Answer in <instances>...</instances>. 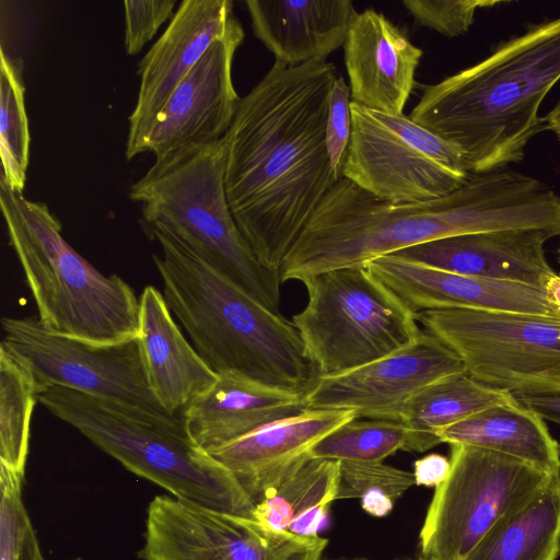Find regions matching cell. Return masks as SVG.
<instances>
[{
	"mask_svg": "<svg viewBox=\"0 0 560 560\" xmlns=\"http://www.w3.org/2000/svg\"><path fill=\"white\" fill-rule=\"evenodd\" d=\"M502 3L493 0H404L402 4L417 27L433 30L446 37L468 32L476 11Z\"/></svg>",
	"mask_w": 560,
	"mask_h": 560,
	"instance_id": "32",
	"label": "cell"
},
{
	"mask_svg": "<svg viewBox=\"0 0 560 560\" xmlns=\"http://www.w3.org/2000/svg\"><path fill=\"white\" fill-rule=\"evenodd\" d=\"M339 462L336 500L361 499L369 491H383L395 502L407 489L416 485L413 472L382 462Z\"/></svg>",
	"mask_w": 560,
	"mask_h": 560,
	"instance_id": "31",
	"label": "cell"
},
{
	"mask_svg": "<svg viewBox=\"0 0 560 560\" xmlns=\"http://www.w3.org/2000/svg\"><path fill=\"white\" fill-rule=\"evenodd\" d=\"M4 345L32 368L39 393L61 386L172 419L147 377L139 338L93 345L52 331L33 317L1 319Z\"/></svg>",
	"mask_w": 560,
	"mask_h": 560,
	"instance_id": "12",
	"label": "cell"
},
{
	"mask_svg": "<svg viewBox=\"0 0 560 560\" xmlns=\"http://www.w3.org/2000/svg\"><path fill=\"white\" fill-rule=\"evenodd\" d=\"M304 409L303 394L222 372L184 409L183 420L190 438L209 454Z\"/></svg>",
	"mask_w": 560,
	"mask_h": 560,
	"instance_id": "21",
	"label": "cell"
},
{
	"mask_svg": "<svg viewBox=\"0 0 560 560\" xmlns=\"http://www.w3.org/2000/svg\"><path fill=\"white\" fill-rule=\"evenodd\" d=\"M223 139L183 149L154 164L129 190L143 226L162 224L209 265L279 313L280 272L266 268L243 237L225 190Z\"/></svg>",
	"mask_w": 560,
	"mask_h": 560,
	"instance_id": "7",
	"label": "cell"
},
{
	"mask_svg": "<svg viewBox=\"0 0 560 560\" xmlns=\"http://www.w3.org/2000/svg\"><path fill=\"white\" fill-rule=\"evenodd\" d=\"M352 131L342 178L374 197L408 203L438 199L471 175L460 151L404 114L351 102Z\"/></svg>",
	"mask_w": 560,
	"mask_h": 560,
	"instance_id": "11",
	"label": "cell"
},
{
	"mask_svg": "<svg viewBox=\"0 0 560 560\" xmlns=\"http://www.w3.org/2000/svg\"><path fill=\"white\" fill-rule=\"evenodd\" d=\"M545 202L532 176L512 170L471 174L452 194L392 203L339 179L320 201L280 270L281 282L331 269L365 267L381 256L471 233L539 230Z\"/></svg>",
	"mask_w": 560,
	"mask_h": 560,
	"instance_id": "2",
	"label": "cell"
},
{
	"mask_svg": "<svg viewBox=\"0 0 560 560\" xmlns=\"http://www.w3.org/2000/svg\"><path fill=\"white\" fill-rule=\"evenodd\" d=\"M353 560H366V559H353Z\"/></svg>",
	"mask_w": 560,
	"mask_h": 560,
	"instance_id": "42",
	"label": "cell"
},
{
	"mask_svg": "<svg viewBox=\"0 0 560 560\" xmlns=\"http://www.w3.org/2000/svg\"><path fill=\"white\" fill-rule=\"evenodd\" d=\"M365 267L416 314L457 308L560 319L545 291L525 284L443 271L395 255L377 257Z\"/></svg>",
	"mask_w": 560,
	"mask_h": 560,
	"instance_id": "17",
	"label": "cell"
},
{
	"mask_svg": "<svg viewBox=\"0 0 560 560\" xmlns=\"http://www.w3.org/2000/svg\"><path fill=\"white\" fill-rule=\"evenodd\" d=\"M330 62L275 61L241 98L223 138L225 190L256 258L281 270L285 257L337 183L326 148Z\"/></svg>",
	"mask_w": 560,
	"mask_h": 560,
	"instance_id": "1",
	"label": "cell"
},
{
	"mask_svg": "<svg viewBox=\"0 0 560 560\" xmlns=\"http://www.w3.org/2000/svg\"><path fill=\"white\" fill-rule=\"evenodd\" d=\"M558 260H559V262H560V247H559V249H558Z\"/></svg>",
	"mask_w": 560,
	"mask_h": 560,
	"instance_id": "40",
	"label": "cell"
},
{
	"mask_svg": "<svg viewBox=\"0 0 560 560\" xmlns=\"http://www.w3.org/2000/svg\"><path fill=\"white\" fill-rule=\"evenodd\" d=\"M163 296L194 348L217 373L233 372L305 395L318 377L294 324L225 278L162 224L144 226Z\"/></svg>",
	"mask_w": 560,
	"mask_h": 560,
	"instance_id": "4",
	"label": "cell"
},
{
	"mask_svg": "<svg viewBox=\"0 0 560 560\" xmlns=\"http://www.w3.org/2000/svg\"><path fill=\"white\" fill-rule=\"evenodd\" d=\"M351 102L402 114L423 55L383 13L357 12L343 44Z\"/></svg>",
	"mask_w": 560,
	"mask_h": 560,
	"instance_id": "18",
	"label": "cell"
},
{
	"mask_svg": "<svg viewBox=\"0 0 560 560\" xmlns=\"http://www.w3.org/2000/svg\"><path fill=\"white\" fill-rule=\"evenodd\" d=\"M551 237L539 230L460 234L432 240L390 255L443 271L544 290L555 273L544 249V244Z\"/></svg>",
	"mask_w": 560,
	"mask_h": 560,
	"instance_id": "19",
	"label": "cell"
},
{
	"mask_svg": "<svg viewBox=\"0 0 560 560\" xmlns=\"http://www.w3.org/2000/svg\"><path fill=\"white\" fill-rule=\"evenodd\" d=\"M560 555V475L501 518L465 560H557Z\"/></svg>",
	"mask_w": 560,
	"mask_h": 560,
	"instance_id": "26",
	"label": "cell"
},
{
	"mask_svg": "<svg viewBox=\"0 0 560 560\" xmlns=\"http://www.w3.org/2000/svg\"><path fill=\"white\" fill-rule=\"evenodd\" d=\"M544 291L549 302L560 312V275L555 272L546 282Z\"/></svg>",
	"mask_w": 560,
	"mask_h": 560,
	"instance_id": "38",
	"label": "cell"
},
{
	"mask_svg": "<svg viewBox=\"0 0 560 560\" xmlns=\"http://www.w3.org/2000/svg\"><path fill=\"white\" fill-rule=\"evenodd\" d=\"M560 81V16L530 24L491 54L427 85L410 118L455 145L470 174L518 163L545 131L539 107Z\"/></svg>",
	"mask_w": 560,
	"mask_h": 560,
	"instance_id": "3",
	"label": "cell"
},
{
	"mask_svg": "<svg viewBox=\"0 0 560 560\" xmlns=\"http://www.w3.org/2000/svg\"><path fill=\"white\" fill-rule=\"evenodd\" d=\"M231 0H184L171 23L139 63L140 86L129 116L126 158L147 151L156 117L172 93L228 31Z\"/></svg>",
	"mask_w": 560,
	"mask_h": 560,
	"instance_id": "16",
	"label": "cell"
},
{
	"mask_svg": "<svg viewBox=\"0 0 560 560\" xmlns=\"http://www.w3.org/2000/svg\"><path fill=\"white\" fill-rule=\"evenodd\" d=\"M419 560H427V559H425V558H423V557H420V558H419Z\"/></svg>",
	"mask_w": 560,
	"mask_h": 560,
	"instance_id": "41",
	"label": "cell"
},
{
	"mask_svg": "<svg viewBox=\"0 0 560 560\" xmlns=\"http://www.w3.org/2000/svg\"><path fill=\"white\" fill-rule=\"evenodd\" d=\"M355 419L323 438L308 455L331 460L382 462L398 450L407 451L410 431L401 422Z\"/></svg>",
	"mask_w": 560,
	"mask_h": 560,
	"instance_id": "30",
	"label": "cell"
},
{
	"mask_svg": "<svg viewBox=\"0 0 560 560\" xmlns=\"http://www.w3.org/2000/svg\"><path fill=\"white\" fill-rule=\"evenodd\" d=\"M305 307L292 317L318 377L338 375L413 342L417 314L366 267L308 276Z\"/></svg>",
	"mask_w": 560,
	"mask_h": 560,
	"instance_id": "8",
	"label": "cell"
},
{
	"mask_svg": "<svg viewBox=\"0 0 560 560\" xmlns=\"http://www.w3.org/2000/svg\"><path fill=\"white\" fill-rule=\"evenodd\" d=\"M244 36L242 24L233 16L226 33L212 43L172 93L147 144L155 160L224 138L242 98L233 85L232 63Z\"/></svg>",
	"mask_w": 560,
	"mask_h": 560,
	"instance_id": "15",
	"label": "cell"
},
{
	"mask_svg": "<svg viewBox=\"0 0 560 560\" xmlns=\"http://www.w3.org/2000/svg\"><path fill=\"white\" fill-rule=\"evenodd\" d=\"M441 443L508 455L551 476L560 475V444L545 420L516 399L482 409L436 431Z\"/></svg>",
	"mask_w": 560,
	"mask_h": 560,
	"instance_id": "24",
	"label": "cell"
},
{
	"mask_svg": "<svg viewBox=\"0 0 560 560\" xmlns=\"http://www.w3.org/2000/svg\"><path fill=\"white\" fill-rule=\"evenodd\" d=\"M451 460L436 453L425 455L413 463V476L417 486L439 487L448 477Z\"/></svg>",
	"mask_w": 560,
	"mask_h": 560,
	"instance_id": "35",
	"label": "cell"
},
{
	"mask_svg": "<svg viewBox=\"0 0 560 560\" xmlns=\"http://www.w3.org/2000/svg\"><path fill=\"white\" fill-rule=\"evenodd\" d=\"M514 396L483 384L467 373L438 380L404 405L400 422L410 431L407 452H425L440 444L436 431Z\"/></svg>",
	"mask_w": 560,
	"mask_h": 560,
	"instance_id": "27",
	"label": "cell"
},
{
	"mask_svg": "<svg viewBox=\"0 0 560 560\" xmlns=\"http://www.w3.org/2000/svg\"><path fill=\"white\" fill-rule=\"evenodd\" d=\"M38 401L128 470L174 498L253 517L255 503L236 478L190 438L184 420L156 418L56 385L39 393Z\"/></svg>",
	"mask_w": 560,
	"mask_h": 560,
	"instance_id": "6",
	"label": "cell"
},
{
	"mask_svg": "<svg viewBox=\"0 0 560 560\" xmlns=\"http://www.w3.org/2000/svg\"><path fill=\"white\" fill-rule=\"evenodd\" d=\"M339 471V460L304 457L255 504L253 518L276 530L318 536L337 497Z\"/></svg>",
	"mask_w": 560,
	"mask_h": 560,
	"instance_id": "25",
	"label": "cell"
},
{
	"mask_svg": "<svg viewBox=\"0 0 560 560\" xmlns=\"http://www.w3.org/2000/svg\"><path fill=\"white\" fill-rule=\"evenodd\" d=\"M0 205L45 326L93 345L138 338L139 299L133 289L117 275L100 272L75 252L46 203L12 191L0 178Z\"/></svg>",
	"mask_w": 560,
	"mask_h": 560,
	"instance_id": "5",
	"label": "cell"
},
{
	"mask_svg": "<svg viewBox=\"0 0 560 560\" xmlns=\"http://www.w3.org/2000/svg\"><path fill=\"white\" fill-rule=\"evenodd\" d=\"M394 501L383 491H369L361 498V506L375 517L386 516L393 510Z\"/></svg>",
	"mask_w": 560,
	"mask_h": 560,
	"instance_id": "37",
	"label": "cell"
},
{
	"mask_svg": "<svg viewBox=\"0 0 560 560\" xmlns=\"http://www.w3.org/2000/svg\"><path fill=\"white\" fill-rule=\"evenodd\" d=\"M23 62L0 51V153L1 178L16 192L25 187L30 153L28 120L25 109Z\"/></svg>",
	"mask_w": 560,
	"mask_h": 560,
	"instance_id": "29",
	"label": "cell"
},
{
	"mask_svg": "<svg viewBox=\"0 0 560 560\" xmlns=\"http://www.w3.org/2000/svg\"><path fill=\"white\" fill-rule=\"evenodd\" d=\"M176 0H126L125 48L135 56L173 14Z\"/></svg>",
	"mask_w": 560,
	"mask_h": 560,
	"instance_id": "34",
	"label": "cell"
},
{
	"mask_svg": "<svg viewBox=\"0 0 560 560\" xmlns=\"http://www.w3.org/2000/svg\"><path fill=\"white\" fill-rule=\"evenodd\" d=\"M475 380L512 395L560 392V319L476 310L417 313Z\"/></svg>",
	"mask_w": 560,
	"mask_h": 560,
	"instance_id": "10",
	"label": "cell"
},
{
	"mask_svg": "<svg viewBox=\"0 0 560 560\" xmlns=\"http://www.w3.org/2000/svg\"><path fill=\"white\" fill-rule=\"evenodd\" d=\"M328 540L156 495L147 509L142 560H320Z\"/></svg>",
	"mask_w": 560,
	"mask_h": 560,
	"instance_id": "13",
	"label": "cell"
},
{
	"mask_svg": "<svg viewBox=\"0 0 560 560\" xmlns=\"http://www.w3.org/2000/svg\"><path fill=\"white\" fill-rule=\"evenodd\" d=\"M139 341L149 385L172 416L208 390L218 374L188 342L163 294L147 285L139 298Z\"/></svg>",
	"mask_w": 560,
	"mask_h": 560,
	"instance_id": "23",
	"label": "cell"
},
{
	"mask_svg": "<svg viewBox=\"0 0 560 560\" xmlns=\"http://www.w3.org/2000/svg\"><path fill=\"white\" fill-rule=\"evenodd\" d=\"M450 460V475L435 488L419 535L427 560H465L501 518L555 477L517 458L462 444L451 445Z\"/></svg>",
	"mask_w": 560,
	"mask_h": 560,
	"instance_id": "9",
	"label": "cell"
},
{
	"mask_svg": "<svg viewBox=\"0 0 560 560\" xmlns=\"http://www.w3.org/2000/svg\"><path fill=\"white\" fill-rule=\"evenodd\" d=\"M38 387L30 364L0 346V465L24 477Z\"/></svg>",
	"mask_w": 560,
	"mask_h": 560,
	"instance_id": "28",
	"label": "cell"
},
{
	"mask_svg": "<svg viewBox=\"0 0 560 560\" xmlns=\"http://www.w3.org/2000/svg\"><path fill=\"white\" fill-rule=\"evenodd\" d=\"M513 396L521 405L533 410L544 420L560 424V392L526 393Z\"/></svg>",
	"mask_w": 560,
	"mask_h": 560,
	"instance_id": "36",
	"label": "cell"
},
{
	"mask_svg": "<svg viewBox=\"0 0 560 560\" xmlns=\"http://www.w3.org/2000/svg\"><path fill=\"white\" fill-rule=\"evenodd\" d=\"M466 373L459 357L421 331L407 347L351 371L317 377L304 395L305 409L352 410L358 417L400 422L406 401L427 385Z\"/></svg>",
	"mask_w": 560,
	"mask_h": 560,
	"instance_id": "14",
	"label": "cell"
},
{
	"mask_svg": "<svg viewBox=\"0 0 560 560\" xmlns=\"http://www.w3.org/2000/svg\"><path fill=\"white\" fill-rule=\"evenodd\" d=\"M352 131L350 86L339 75L330 92L326 122V148L332 174L338 182L342 178Z\"/></svg>",
	"mask_w": 560,
	"mask_h": 560,
	"instance_id": "33",
	"label": "cell"
},
{
	"mask_svg": "<svg viewBox=\"0 0 560 560\" xmlns=\"http://www.w3.org/2000/svg\"><path fill=\"white\" fill-rule=\"evenodd\" d=\"M255 36L276 61L325 62L342 47L355 15L350 0H246Z\"/></svg>",
	"mask_w": 560,
	"mask_h": 560,
	"instance_id": "22",
	"label": "cell"
},
{
	"mask_svg": "<svg viewBox=\"0 0 560 560\" xmlns=\"http://www.w3.org/2000/svg\"><path fill=\"white\" fill-rule=\"evenodd\" d=\"M358 418L352 410L304 409L276 420L209 453L256 504L282 476L338 427Z\"/></svg>",
	"mask_w": 560,
	"mask_h": 560,
	"instance_id": "20",
	"label": "cell"
},
{
	"mask_svg": "<svg viewBox=\"0 0 560 560\" xmlns=\"http://www.w3.org/2000/svg\"><path fill=\"white\" fill-rule=\"evenodd\" d=\"M545 130L552 131L560 141V100L545 117H542Z\"/></svg>",
	"mask_w": 560,
	"mask_h": 560,
	"instance_id": "39",
	"label": "cell"
}]
</instances>
